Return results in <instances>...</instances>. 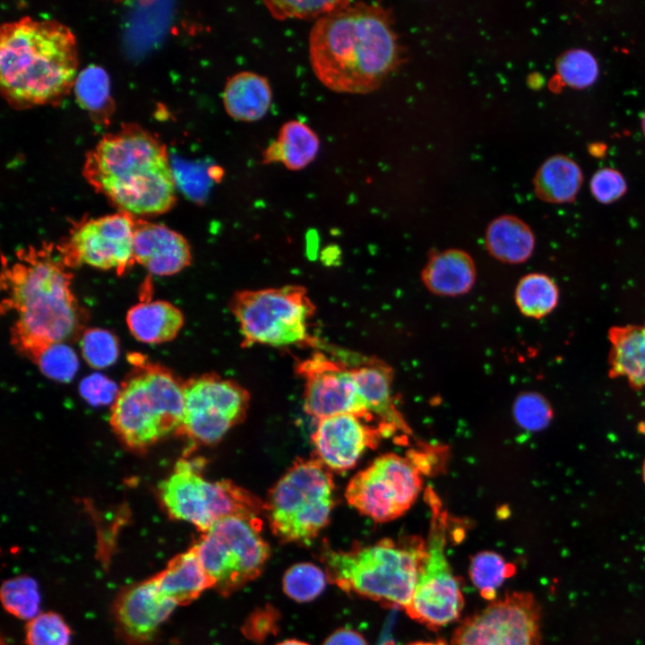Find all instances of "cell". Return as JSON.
Returning <instances> with one entry per match:
<instances>
[{
  "instance_id": "obj_49",
  "label": "cell",
  "mask_w": 645,
  "mask_h": 645,
  "mask_svg": "<svg viewBox=\"0 0 645 645\" xmlns=\"http://www.w3.org/2000/svg\"><path fill=\"white\" fill-rule=\"evenodd\" d=\"M1 645H6V644H4V642H2V644H1Z\"/></svg>"
},
{
  "instance_id": "obj_18",
  "label": "cell",
  "mask_w": 645,
  "mask_h": 645,
  "mask_svg": "<svg viewBox=\"0 0 645 645\" xmlns=\"http://www.w3.org/2000/svg\"><path fill=\"white\" fill-rule=\"evenodd\" d=\"M133 255L138 263L159 276L178 273L192 261L189 243L180 233L167 226L136 218Z\"/></svg>"
},
{
  "instance_id": "obj_34",
  "label": "cell",
  "mask_w": 645,
  "mask_h": 645,
  "mask_svg": "<svg viewBox=\"0 0 645 645\" xmlns=\"http://www.w3.org/2000/svg\"><path fill=\"white\" fill-rule=\"evenodd\" d=\"M73 88L79 103L91 113L99 112L109 102L108 74L97 65L83 69L77 75Z\"/></svg>"
},
{
  "instance_id": "obj_45",
  "label": "cell",
  "mask_w": 645,
  "mask_h": 645,
  "mask_svg": "<svg viewBox=\"0 0 645 645\" xmlns=\"http://www.w3.org/2000/svg\"><path fill=\"white\" fill-rule=\"evenodd\" d=\"M407 645H446V643L443 641H437L435 642L432 641H415Z\"/></svg>"
},
{
  "instance_id": "obj_30",
  "label": "cell",
  "mask_w": 645,
  "mask_h": 645,
  "mask_svg": "<svg viewBox=\"0 0 645 645\" xmlns=\"http://www.w3.org/2000/svg\"><path fill=\"white\" fill-rule=\"evenodd\" d=\"M514 564L499 554L482 551L476 554L469 563V577L480 595L488 601L495 599L496 591L504 580L515 573Z\"/></svg>"
},
{
  "instance_id": "obj_33",
  "label": "cell",
  "mask_w": 645,
  "mask_h": 645,
  "mask_svg": "<svg viewBox=\"0 0 645 645\" xmlns=\"http://www.w3.org/2000/svg\"><path fill=\"white\" fill-rule=\"evenodd\" d=\"M324 572L311 563H299L289 567L282 579L283 590L297 602H309L322 594L326 586Z\"/></svg>"
},
{
  "instance_id": "obj_12",
  "label": "cell",
  "mask_w": 645,
  "mask_h": 645,
  "mask_svg": "<svg viewBox=\"0 0 645 645\" xmlns=\"http://www.w3.org/2000/svg\"><path fill=\"white\" fill-rule=\"evenodd\" d=\"M185 411L177 434L194 444L218 443L240 423L250 396L236 382L205 374L184 383Z\"/></svg>"
},
{
  "instance_id": "obj_29",
  "label": "cell",
  "mask_w": 645,
  "mask_h": 645,
  "mask_svg": "<svg viewBox=\"0 0 645 645\" xmlns=\"http://www.w3.org/2000/svg\"><path fill=\"white\" fill-rule=\"evenodd\" d=\"M559 297L560 290L556 282L540 272L523 276L514 292L519 311L524 316L533 319H541L550 314L556 308Z\"/></svg>"
},
{
  "instance_id": "obj_32",
  "label": "cell",
  "mask_w": 645,
  "mask_h": 645,
  "mask_svg": "<svg viewBox=\"0 0 645 645\" xmlns=\"http://www.w3.org/2000/svg\"><path fill=\"white\" fill-rule=\"evenodd\" d=\"M559 79L573 89L592 85L598 76V64L588 50L573 48L563 52L555 61Z\"/></svg>"
},
{
  "instance_id": "obj_37",
  "label": "cell",
  "mask_w": 645,
  "mask_h": 645,
  "mask_svg": "<svg viewBox=\"0 0 645 645\" xmlns=\"http://www.w3.org/2000/svg\"><path fill=\"white\" fill-rule=\"evenodd\" d=\"M82 354L86 362L95 368H105L117 359L119 348L116 338L108 331L90 329L81 340Z\"/></svg>"
},
{
  "instance_id": "obj_19",
  "label": "cell",
  "mask_w": 645,
  "mask_h": 645,
  "mask_svg": "<svg viewBox=\"0 0 645 645\" xmlns=\"http://www.w3.org/2000/svg\"><path fill=\"white\" fill-rule=\"evenodd\" d=\"M345 498L360 514L376 522L392 520L406 512L393 480L375 460L349 480Z\"/></svg>"
},
{
  "instance_id": "obj_1",
  "label": "cell",
  "mask_w": 645,
  "mask_h": 645,
  "mask_svg": "<svg viewBox=\"0 0 645 645\" xmlns=\"http://www.w3.org/2000/svg\"><path fill=\"white\" fill-rule=\"evenodd\" d=\"M308 53L316 78L338 93L375 90L400 60L390 14L379 4L363 2L348 1L315 20Z\"/></svg>"
},
{
  "instance_id": "obj_35",
  "label": "cell",
  "mask_w": 645,
  "mask_h": 645,
  "mask_svg": "<svg viewBox=\"0 0 645 645\" xmlns=\"http://www.w3.org/2000/svg\"><path fill=\"white\" fill-rule=\"evenodd\" d=\"M25 641L27 645H70L71 630L60 615L39 613L29 621Z\"/></svg>"
},
{
  "instance_id": "obj_43",
  "label": "cell",
  "mask_w": 645,
  "mask_h": 645,
  "mask_svg": "<svg viewBox=\"0 0 645 645\" xmlns=\"http://www.w3.org/2000/svg\"><path fill=\"white\" fill-rule=\"evenodd\" d=\"M322 645H368L365 638L357 631L340 628L333 632Z\"/></svg>"
},
{
  "instance_id": "obj_42",
  "label": "cell",
  "mask_w": 645,
  "mask_h": 645,
  "mask_svg": "<svg viewBox=\"0 0 645 645\" xmlns=\"http://www.w3.org/2000/svg\"><path fill=\"white\" fill-rule=\"evenodd\" d=\"M275 623L274 610H258L245 624L244 632L250 639L259 641L273 632Z\"/></svg>"
},
{
  "instance_id": "obj_16",
  "label": "cell",
  "mask_w": 645,
  "mask_h": 645,
  "mask_svg": "<svg viewBox=\"0 0 645 645\" xmlns=\"http://www.w3.org/2000/svg\"><path fill=\"white\" fill-rule=\"evenodd\" d=\"M382 430L351 414L321 418L312 434L316 459L331 470L349 469L368 448L377 444Z\"/></svg>"
},
{
  "instance_id": "obj_27",
  "label": "cell",
  "mask_w": 645,
  "mask_h": 645,
  "mask_svg": "<svg viewBox=\"0 0 645 645\" xmlns=\"http://www.w3.org/2000/svg\"><path fill=\"white\" fill-rule=\"evenodd\" d=\"M485 243L488 253L496 260L519 264L531 257L536 240L533 230L521 219L502 215L487 226Z\"/></svg>"
},
{
  "instance_id": "obj_11",
  "label": "cell",
  "mask_w": 645,
  "mask_h": 645,
  "mask_svg": "<svg viewBox=\"0 0 645 645\" xmlns=\"http://www.w3.org/2000/svg\"><path fill=\"white\" fill-rule=\"evenodd\" d=\"M433 508L426 555L420 567L409 604L405 608L413 620L436 630L457 620L464 599L458 577L446 556V515Z\"/></svg>"
},
{
  "instance_id": "obj_25",
  "label": "cell",
  "mask_w": 645,
  "mask_h": 645,
  "mask_svg": "<svg viewBox=\"0 0 645 645\" xmlns=\"http://www.w3.org/2000/svg\"><path fill=\"white\" fill-rule=\"evenodd\" d=\"M132 335L147 344H159L174 340L182 329L184 314L173 304L162 301L141 302L126 314Z\"/></svg>"
},
{
  "instance_id": "obj_6",
  "label": "cell",
  "mask_w": 645,
  "mask_h": 645,
  "mask_svg": "<svg viewBox=\"0 0 645 645\" xmlns=\"http://www.w3.org/2000/svg\"><path fill=\"white\" fill-rule=\"evenodd\" d=\"M184 411V383L163 366L143 364L118 391L110 425L129 449L143 451L176 434Z\"/></svg>"
},
{
  "instance_id": "obj_2",
  "label": "cell",
  "mask_w": 645,
  "mask_h": 645,
  "mask_svg": "<svg viewBox=\"0 0 645 645\" xmlns=\"http://www.w3.org/2000/svg\"><path fill=\"white\" fill-rule=\"evenodd\" d=\"M82 175L119 211L155 216L176 203V179L165 144L138 125L105 134L86 153Z\"/></svg>"
},
{
  "instance_id": "obj_8",
  "label": "cell",
  "mask_w": 645,
  "mask_h": 645,
  "mask_svg": "<svg viewBox=\"0 0 645 645\" xmlns=\"http://www.w3.org/2000/svg\"><path fill=\"white\" fill-rule=\"evenodd\" d=\"M315 309L306 288L299 285L243 289L229 300V310L238 323L244 347L310 342L308 322Z\"/></svg>"
},
{
  "instance_id": "obj_41",
  "label": "cell",
  "mask_w": 645,
  "mask_h": 645,
  "mask_svg": "<svg viewBox=\"0 0 645 645\" xmlns=\"http://www.w3.org/2000/svg\"><path fill=\"white\" fill-rule=\"evenodd\" d=\"M81 391L88 400L99 404L109 401L116 392L114 383L101 375H91L85 379Z\"/></svg>"
},
{
  "instance_id": "obj_48",
  "label": "cell",
  "mask_w": 645,
  "mask_h": 645,
  "mask_svg": "<svg viewBox=\"0 0 645 645\" xmlns=\"http://www.w3.org/2000/svg\"><path fill=\"white\" fill-rule=\"evenodd\" d=\"M641 326H642V331H643V333H644V336H645V322H644L643 324H641Z\"/></svg>"
},
{
  "instance_id": "obj_13",
  "label": "cell",
  "mask_w": 645,
  "mask_h": 645,
  "mask_svg": "<svg viewBox=\"0 0 645 645\" xmlns=\"http://www.w3.org/2000/svg\"><path fill=\"white\" fill-rule=\"evenodd\" d=\"M541 609L529 592L514 591L463 619L451 645H540Z\"/></svg>"
},
{
  "instance_id": "obj_24",
  "label": "cell",
  "mask_w": 645,
  "mask_h": 645,
  "mask_svg": "<svg viewBox=\"0 0 645 645\" xmlns=\"http://www.w3.org/2000/svg\"><path fill=\"white\" fill-rule=\"evenodd\" d=\"M161 592L177 605L195 600L214 581L202 565L194 547L173 557L165 569L153 576Z\"/></svg>"
},
{
  "instance_id": "obj_22",
  "label": "cell",
  "mask_w": 645,
  "mask_h": 645,
  "mask_svg": "<svg viewBox=\"0 0 645 645\" xmlns=\"http://www.w3.org/2000/svg\"><path fill=\"white\" fill-rule=\"evenodd\" d=\"M272 90L267 78L254 72L235 73L227 81L222 103L227 114L236 121L255 122L271 108Z\"/></svg>"
},
{
  "instance_id": "obj_3",
  "label": "cell",
  "mask_w": 645,
  "mask_h": 645,
  "mask_svg": "<svg viewBox=\"0 0 645 645\" xmlns=\"http://www.w3.org/2000/svg\"><path fill=\"white\" fill-rule=\"evenodd\" d=\"M67 267L51 248H30L20 251L18 261L2 273L3 308L15 315L12 343L30 360L43 348L70 340L82 326Z\"/></svg>"
},
{
  "instance_id": "obj_31",
  "label": "cell",
  "mask_w": 645,
  "mask_h": 645,
  "mask_svg": "<svg viewBox=\"0 0 645 645\" xmlns=\"http://www.w3.org/2000/svg\"><path fill=\"white\" fill-rule=\"evenodd\" d=\"M1 601L13 616L31 620L39 614L40 594L37 581L27 575L5 580L1 588Z\"/></svg>"
},
{
  "instance_id": "obj_46",
  "label": "cell",
  "mask_w": 645,
  "mask_h": 645,
  "mask_svg": "<svg viewBox=\"0 0 645 645\" xmlns=\"http://www.w3.org/2000/svg\"><path fill=\"white\" fill-rule=\"evenodd\" d=\"M641 128H642L643 133L645 135V112L643 113L642 117H641Z\"/></svg>"
},
{
  "instance_id": "obj_7",
  "label": "cell",
  "mask_w": 645,
  "mask_h": 645,
  "mask_svg": "<svg viewBox=\"0 0 645 645\" xmlns=\"http://www.w3.org/2000/svg\"><path fill=\"white\" fill-rule=\"evenodd\" d=\"M333 490L331 469L319 460L294 462L264 505L271 532L282 542L308 545L329 523Z\"/></svg>"
},
{
  "instance_id": "obj_10",
  "label": "cell",
  "mask_w": 645,
  "mask_h": 645,
  "mask_svg": "<svg viewBox=\"0 0 645 645\" xmlns=\"http://www.w3.org/2000/svg\"><path fill=\"white\" fill-rule=\"evenodd\" d=\"M259 517L228 516L216 521L193 546L214 588L229 595L256 579L270 557Z\"/></svg>"
},
{
  "instance_id": "obj_38",
  "label": "cell",
  "mask_w": 645,
  "mask_h": 645,
  "mask_svg": "<svg viewBox=\"0 0 645 645\" xmlns=\"http://www.w3.org/2000/svg\"><path fill=\"white\" fill-rule=\"evenodd\" d=\"M348 1H264L263 4L271 16L277 20L301 19L318 20L333 12Z\"/></svg>"
},
{
  "instance_id": "obj_9",
  "label": "cell",
  "mask_w": 645,
  "mask_h": 645,
  "mask_svg": "<svg viewBox=\"0 0 645 645\" xmlns=\"http://www.w3.org/2000/svg\"><path fill=\"white\" fill-rule=\"evenodd\" d=\"M199 466L181 459L159 483V500L172 519L189 522L203 533L225 517H258L263 505L254 494L231 480L205 479Z\"/></svg>"
},
{
  "instance_id": "obj_44",
  "label": "cell",
  "mask_w": 645,
  "mask_h": 645,
  "mask_svg": "<svg viewBox=\"0 0 645 645\" xmlns=\"http://www.w3.org/2000/svg\"><path fill=\"white\" fill-rule=\"evenodd\" d=\"M276 645H309V644L306 642L298 641V640L290 639V640L283 641Z\"/></svg>"
},
{
  "instance_id": "obj_15",
  "label": "cell",
  "mask_w": 645,
  "mask_h": 645,
  "mask_svg": "<svg viewBox=\"0 0 645 645\" xmlns=\"http://www.w3.org/2000/svg\"><path fill=\"white\" fill-rule=\"evenodd\" d=\"M355 366L315 352L297 366L305 383L304 408L318 420L339 414H351L361 419L372 417L360 396Z\"/></svg>"
},
{
  "instance_id": "obj_40",
  "label": "cell",
  "mask_w": 645,
  "mask_h": 645,
  "mask_svg": "<svg viewBox=\"0 0 645 645\" xmlns=\"http://www.w3.org/2000/svg\"><path fill=\"white\" fill-rule=\"evenodd\" d=\"M589 189L597 202L610 204L624 195L627 184L621 172L612 168H603L592 175Z\"/></svg>"
},
{
  "instance_id": "obj_20",
  "label": "cell",
  "mask_w": 645,
  "mask_h": 645,
  "mask_svg": "<svg viewBox=\"0 0 645 645\" xmlns=\"http://www.w3.org/2000/svg\"><path fill=\"white\" fill-rule=\"evenodd\" d=\"M354 370L360 396L370 416L379 417L389 429L410 434L391 398L392 369L380 360L366 358L356 364Z\"/></svg>"
},
{
  "instance_id": "obj_36",
  "label": "cell",
  "mask_w": 645,
  "mask_h": 645,
  "mask_svg": "<svg viewBox=\"0 0 645 645\" xmlns=\"http://www.w3.org/2000/svg\"><path fill=\"white\" fill-rule=\"evenodd\" d=\"M31 361L46 376L59 382L71 381L79 367L76 354L64 343L52 344L43 348Z\"/></svg>"
},
{
  "instance_id": "obj_39",
  "label": "cell",
  "mask_w": 645,
  "mask_h": 645,
  "mask_svg": "<svg viewBox=\"0 0 645 645\" xmlns=\"http://www.w3.org/2000/svg\"><path fill=\"white\" fill-rule=\"evenodd\" d=\"M513 415L518 425L523 429L539 431L548 426L553 417V411L542 395L526 392L516 399Z\"/></svg>"
},
{
  "instance_id": "obj_5",
  "label": "cell",
  "mask_w": 645,
  "mask_h": 645,
  "mask_svg": "<svg viewBox=\"0 0 645 645\" xmlns=\"http://www.w3.org/2000/svg\"><path fill=\"white\" fill-rule=\"evenodd\" d=\"M426 555V543L419 538H383L347 551L327 548L322 559L328 580L342 590L405 610Z\"/></svg>"
},
{
  "instance_id": "obj_23",
  "label": "cell",
  "mask_w": 645,
  "mask_h": 645,
  "mask_svg": "<svg viewBox=\"0 0 645 645\" xmlns=\"http://www.w3.org/2000/svg\"><path fill=\"white\" fill-rule=\"evenodd\" d=\"M608 374L624 377L633 389L645 386V336L638 324L615 325L608 330Z\"/></svg>"
},
{
  "instance_id": "obj_17",
  "label": "cell",
  "mask_w": 645,
  "mask_h": 645,
  "mask_svg": "<svg viewBox=\"0 0 645 645\" xmlns=\"http://www.w3.org/2000/svg\"><path fill=\"white\" fill-rule=\"evenodd\" d=\"M176 606L152 577L122 592L115 605V617L125 638L144 643L155 637Z\"/></svg>"
},
{
  "instance_id": "obj_4",
  "label": "cell",
  "mask_w": 645,
  "mask_h": 645,
  "mask_svg": "<svg viewBox=\"0 0 645 645\" xmlns=\"http://www.w3.org/2000/svg\"><path fill=\"white\" fill-rule=\"evenodd\" d=\"M71 29L56 20L23 16L0 28V90L13 108L56 105L77 78Z\"/></svg>"
},
{
  "instance_id": "obj_14",
  "label": "cell",
  "mask_w": 645,
  "mask_h": 645,
  "mask_svg": "<svg viewBox=\"0 0 645 645\" xmlns=\"http://www.w3.org/2000/svg\"><path fill=\"white\" fill-rule=\"evenodd\" d=\"M134 224L135 217L123 211L81 222L60 247V256L67 266L87 264L123 273L135 261Z\"/></svg>"
},
{
  "instance_id": "obj_28",
  "label": "cell",
  "mask_w": 645,
  "mask_h": 645,
  "mask_svg": "<svg viewBox=\"0 0 645 645\" xmlns=\"http://www.w3.org/2000/svg\"><path fill=\"white\" fill-rule=\"evenodd\" d=\"M534 192L543 202L563 204L575 201L583 183L580 166L570 157L556 154L546 159L537 170Z\"/></svg>"
},
{
  "instance_id": "obj_47",
  "label": "cell",
  "mask_w": 645,
  "mask_h": 645,
  "mask_svg": "<svg viewBox=\"0 0 645 645\" xmlns=\"http://www.w3.org/2000/svg\"><path fill=\"white\" fill-rule=\"evenodd\" d=\"M642 475H643V480L645 482V460H644L643 467H642Z\"/></svg>"
},
{
  "instance_id": "obj_26",
  "label": "cell",
  "mask_w": 645,
  "mask_h": 645,
  "mask_svg": "<svg viewBox=\"0 0 645 645\" xmlns=\"http://www.w3.org/2000/svg\"><path fill=\"white\" fill-rule=\"evenodd\" d=\"M319 147L318 135L310 126L299 120H289L264 150L262 163H281L289 170H301L315 159Z\"/></svg>"
},
{
  "instance_id": "obj_21",
  "label": "cell",
  "mask_w": 645,
  "mask_h": 645,
  "mask_svg": "<svg viewBox=\"0 0 645 645\" xmlns=\"http://www.w3.org/2000/svg\"><path fill=\"white\" fill-rule=\"evenodd\" d=\"M474 260L460 249H446L433 254L425 265L421 279L433 294L456 297L468 293L476 281Z\"/></svg>"
}]
</instances>
